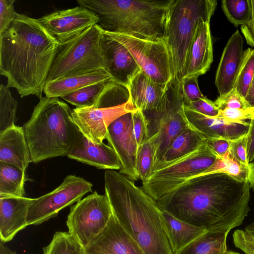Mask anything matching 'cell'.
Returning a JSON list of instances; mask_svg holds the SVG:
<instances>
[{"label":"cell","mask_w":254,"mask_h":254,"mask_svg":"<svg viewBox=\"0 0 254 254\" xmlns=\"http://www.w3.org/2000/svg\"><path fill=\"white\" fill-rule=\"evenodd\" d=\"M216 0H172L167 11L164 39L170 54L174 78L184 77L188 49L199 20L210 21Z\"/></svg>","instance_id":"6"},{"label":"cell","mask_w":254,"mask_h":254,"mask_svg":"<svg viewBox=\"0 0 254 254\" xmlns=\"http://www.w3.org/2000/svg\"><path fill=\"white\" fill-rule=\"evenodd\" d=\"M187 106L201 114L211 117H218L220 111L216 106L214 101L205 96L197 101L191 102Z\"/></svg>","instance_id":"43"},{"label":"cell","mask_w":254,"mask_h":254,"mask_svg":"<svg viewBox=\"0 0 254 254\" xmlns=\"http://www.w3.org/2000/svg\"><path fill=\"white\" fill-rule=\"evenodd\" d=\"M106 139L121 163L119 172L133 181L138 180L136 162L138 145L133 129L132 112L114 121L107 129Z\"/></svg>","instance_id":"14"},{"label":"cell","mask_w":254,"mask_h":254,"mask_svg":"<svg viewBox=\"0 0 254 254\" xmlns=\"http://www.w3.org/2000/svg\"><path fill=\"white\" fill-rule=\"evenodd\" d=\"M245 100L249 107L254 109V76L245 97Z\"/></svg>","instance_id":"47"},{"label":"cell","mask_w":254,"mask_h":254,"mask_svg":"<svg viewBox=\"0 0 254 254\" xmlns=\"http://www.w3.org/2000/svg\"><path fill=\"white\" fill-rule=\"evenodd\" d=\"M198 76V75L184 76L180 80L185 104L187 105L204 97L199 88Z\"/></svg>","instance_id":"37"},{"label":"cell","mask_w":254,"mask_h":254,"mask_svg":"<svg viewBox=\"0 0 254 254\" xmlns=\"http://www.w3.org/2000/svg\"><path fill=\"white\" fill-rule=\"evenodd\" d=\"M0 161L26 172L32 161L23 127L14 125L0 133Z\"/></svg>","instance_id":"24"},{"label":"cell","mask_w":254,"mask_h":254,"mask_svg":"<svg viewBox=\"0 0 254 254\" xmlns=\"http://www.w3.org/2000/svg\"><path fill=\"white\" fill-rule=\"evenodd\" d=\"M225 254H240L239 253L236 252L228 251Z\"/></svg>","instance_id":"49"},{"label":"cell","mask_w":254,"mask_h":254,"mask_svg":"<svg viewBox=\"0 0 254 254\" xmlns=\"http://www.w3.org/2000/svg\"><path fill=\"white\" fill-rule=\"evenodd\" d=\"M231 141L221 138L207 140L209 148L218 156L222 157L229 152Z\"/></svg>","instance_id":"44"},{"label":"cell","mask_w":254,"mask_h":254,"mask_svg":"<svg viewBox=\"0 0 254 254\" xmlns=\"http://www.w3.org/2000/svg\"><path fill=\"white\" fill-rule=\"evenodd\" d=\"M218 117L229 122L243 123L254 117V109H225L220 111Z\"/></svg>","instance_id":"41"},{"label":"cell","mask_w":254,"mask_h":254,"mask_svg":"<svg viewBox=\"0 0 254 254\" xmlns=\"http://www.w3.org/2000/svg\"><path fill=\"white\" fill-rule=\"evenodd\" d=\"M249 183L222 172L188 180L156 200L159 208L207 231L230 232L241 225L250 207Z\"/></svg>","instance_id":"1"},{"label":"cell","mask_w":254,"mask_h":254,"mask_svg":"<svg viewBox=\"0 0 254 254\" xmlns=\"http://www.w3.org/2000/svg\"><path fill=\"white\" fill-rule=\"evenodd\" d=\"M18 103L9 87L0 85V133L15 125Z\"/></svg>","instance_id":"35"},{"label":"cell","mask_w":254,"mask_h":254,"mask_svg":"<svg viewBox=\"0 0 254 254\" xmlns=\"http://www.w3.org/2000/svg\"><path fill=\"white\" fill-rule=\"evenodd\" d=\"M216 172H224L241 181H247L251 188L254 184V167L251 168L242 164L229 152L222 157L218 156L208 170L198 176Z\"/></svg>","instance_id":"30"},{"label":"cell","mask_w":254,"mask_h":254,"mask_svg":"<svg viewBox=\"0 0 254 254\" xmlns=\"http://www.w3.org/2000/svg\"><path fill=\"white\" fill-rule=\"evenodd\" d=\"M229 232L207 231L176 254H225Z\"/></svg>","instance_id":"28"},{"label":"cell","mask_w":254,"mask_h":254,"mask_svg":"<svg viewBox=\"0 0 254 254\" xmlns=\"http://www.w3.org/2000/svg\"><path fill=\"white\" fill-rule=\"evenodd\" d=\"M172 0H78L94 12L104 31L153 41L164 40L166 14Z\"/></svg>","instance_id":"4"},{"label":"cell","mask_w":254,"mask_h":254,"mask_svg":"<svg viewBox=\"0 0 254 254\" xmlns=\"http://www.w3.org/2000/svg\"><path fill=\"white\" fill-rule=\"evenodd\" d=\"M184 110L189 124L207 139L221 138L230 141L246 136L250 123H232L219 117H211L201 114L185 103Z\"/></svg>","instance_id":"20"},{"label":"cell","mask_w":254,"mask_h":254,"mask_svg":"<svg viewBox=\"0 0 254 254\" xmlns=\"http://www.w3.org/2000/svg\"><path fill=\"white\" fill-rule=\"evenodd\" d=\"M244 53L243 39L237 30L226 43L217 69L215 83L219 96L224 95L233 89Z\"/></svg>","instance_id":"22"},{"label":"cell","mask_w":254,"mask_h":254,"mask_svg":"<svg viewBox=\"0 0 254 254\" xmlns=\"http://www.w3.org/2000/svg\"><path fill=\"white\" fill-rule=\"evenodd\" d=\"M214 102L220 111L225 109H247L250 108L245 98L235 88L226 94L219 96Z\"/></svg>","instance_id":"39"},{"label":"cell","mask_w":254,"mask_h":254,"mask_svg":"<svg viewBox=\"0 0 254 254\" xmlns=\"http://www.w3.org/2000/svg\"><path fill=\"white\" fill-rule=\"evenodd\" d=\"M169 84L156 83L141 70L130 79L126 88L137 109L159 112L163 108Z\"/></svg>","instance_id":"21"},{"label":"cell","mask_w":254,"mask_h":254,"mask_svg":"<svg viewBox=\"0 0 254 254\" xmlns=\"http://www.w3.org/2000/svg\"><path fill=\"white\" fill-rule=\"evenodd\" d=\"M229 153L242 164L248 167H254L253 163H249L248 160L246 135L231 141Z\"/></svg>","instance_id":"42"},{"label":"cell","mask_w":254,"mask_h":254,"mask_svg":"<svg viewBox=\"0 0 254 254\" xmlns=\"http://www.w3.org/2000/svg\"><path fill=\"white\" fill-rule=\"evenodd\" d=\"M112 214L107 196L95 191L70 207L68 233L84 248L105 229Z\"/></svg>","instance_id":"11"},{"label":"cell","mask_w":254,"mask_h":254,"mask_svg":"<svg viewBox=\"0 0 254 254\" xmlns=\"http://www.w3.org/2000/svg\"><path fill=\"white\" fill-rule=\"evenodd\" d=\"M210 21L198 20L187 51L184 76L205 73L213 62Z\"/></svg>","instance_id":"19"},{"label":"cell","mask_w":254,"mask_h":254,"mask_svg":"<svg viewBox=\"0 0 254 254\" xmlns=\"http://www.w3.org/2000/svg\"><path fill=\"white\" fill-rule=\"evenodd\" d=\"M252 188L253 189V190H254V185H253V186L252 187Z\"/></svg>","instance_id":"50"},{"label":"cell","mask_w":254,"mask_h":254,"mask_svg":"<svg viewBox=\"0 0 254 254\" xmlns=\"http://www.w3.org/2000/svg\"><path fill=\"white\" fill-rule=\"evenodd\" d=\"M102 31L100 26L95 24L62 44L53 62L46 83L104 68L100 46Z\"/></svg>","instance_id":"7"},{"label":"cell","mask_w":254,"mask_h":254,"mask_svg":"<svg viewBox=\"0 0 254 254\" xmlns=\"http://www.w3.org/2000/svg\"><path fill=\"white\" fill-rule=\"evenodd\" d=\"M122 87L111 80L93 106L72 110L74 123L91 141L103 142L108 127L114 121L137 109L129 96L126 102L121 100Z\"/></svg>","instance_id":"8"},{"label":"cell","mask_w":254,"mask_h":254,"mask_svg":"<svg viewBox=\"0 0 254 254\" xmlns=\"http://www.w3.org/2000/svg\"><path fill=\"white\" fill-rule=\"evenodd\" d=\"M253 165H254V161L253 162Z\"/></svg>","instance_id":"51"},{"label":"cell","mask_w":254,"mask_h":254,"mask_svg":"<svg viewBox=\"0 0 254 254\" xmlns=\"http://www.w3.org/2000/svg\"><path fill=\"white\" fill-rule=\"evenodd\" d=\"M43 254H84V249L68 232L55 233Z\"/></svg>","instance_id":"34"},{"label":"cell","mask_w":254,"mask_h":254,"mask_svg":"<svg viewBox=\"0 0 254 254\" xmlns=\"http://www.w3.org/2000/svg\"><path fill=\"white\" fill-rule=\"evenodd\" d=\"M207 140L189 124L173 141L154 170L194 151Z\"/></svg>","instance_id":"27"},{"label":"cell","mask_w":254,"mask_h":254,"mask_svg":"<svg viewBox=\"0 0 254 254\" xmlns=\"http://www.w3.org/2000/svg\"><path fill=\"white\" fill-rule=\"evenodd\" d=\"M133 129L138 147L150 136L149 122L144 113L139 109L132 112Z\"/></svg>","instance_id":"38"},{"label":"cell","mask_w":254,"mask_h":254,"mask_svg":"<svg viewBox=\"0 0 254 254\" xmlns=\"http://www.w3.org/2000/svg\"><path fill=\"white\" fill-rule=\"evenodd\" d=\"M109 80H112L109 74L100 68L47 82L44 92L48 98H61L85 86Z\"/></svg>","instance_id":"25"},{"label":"cell","mask_w":254,"mask_h":254,"mask_svg":"<svg viewBox=\"0 0 254 254\" xmlns=\"http://www.w3.org/2000/svg\"><path fill=\"white\" fill-rule=\"evenodd\" d=\"M15 2V0H0V35L8 30L16 17Z\"/></svg>","instance_id":"40"},{"label":"cell","mask_w":254,"mask_h":254,"mask_svg":"<svg viewBox=\"0 0 254 254\" xmlns=\"http://www.w3.org/2000/svg\"><path fill=\"white\" fill-rule=\"evenodd\" d=\"M67 156L100 169L120 170L122 167L120 159L112 147L103 142L96 143L91 141L76 125Z\"/></svg>","instance_id":"17"},{"label":"cell","mask_w":254,"mask_h":254,"mask_svg":"<svg viewBox=\"0 0 254 254\" xmlns=\"http://www.w3.org/2000/svg\"><path fill=\"white\" fill-rule=\"evenodd\" d=\"M165 230L173 254H176L207 231L181 220L165 211H162Z\"/></svg>","instance_id":"26"},{"label":"cell","mask_w":254,"mask_h":254,"mask_svg":"<svg viewBox=\"0 0 254 254\" xmlns=\"http://www.w3.org/2000/svg\"><path fill=\"white\" fill-rule=\"evenodd\" d=\"M25 173L17 167L0 161V196H25Z\"/></svg>","instance_id":"29"},{"label":"cell","mask_w":254,"mask_h":254,"mask_svg":"<svg viewBox=\"0 0 254 254\" xmlns=\"http://www.w3.org/2000/svg\"><path fill=\"white\" fill-rule=\"evenodd\" d=\"M111 80H112L85 86L61 98L75 106V108L92 107L96 103L100 95Z\"/></svg>","instance_id":"32"},{"label":"cell","mask_w":254,"mask_h":254,"mask_svg":"<svg viewBox=\"0 0 254 254\" xmlns=\"http://www.w3.org/2000/svg\"><path fill=\"white\" fill-rule=\"evenodd\" d=\"M158 135L159 132H156L138 147L136 167L139 179L142 182L148 179L154 171L156 151L155 141Z\"/></svg>","instance_id":"31"},{"label":"cell","mask_w":254,"mask_h":254,"mask_svg":"<svg viewBox=\"0 0 254 254\" xmlns=\"http://www.w3.org/2000/svg\"><path fill=\"white\" fill-rule=\"evenodd\" d=\"M252 14L251 20L241 26V30L248 45L254 47V0H252Z\"/></svg>","instance_id":"45"},{"label":"cell","mask_w":254,"mask_h":254,"mask_svg":"<svg viewBox=\"0 0 254 254\" xmlns=\"http://www.w3.org/2000/svg\"><path fill=\"white\" fill-rule=\"evenodd\" d=\"M254 76V49L248 48L244 51L241 65L234 87L245 98Z\"/></svg>","instance_id":"36"},{"label":"cell","mask_w":254,"mask_h":254,"mask_svg":"<svg viewBox=\"0 0 254 254\" xmlns=\"http://www.w3.org/2000/svg\"><path fill=\"white\" fill-rule=\"evenodd\" d=\"M184 103L180 80L173 78L169 83L162 111L145 112L151 115V120L147 118L149 128H151L150 135L159 132L155 141L156 151L154 168L161 162L173 141L189 125L184 113Z\"/></svg>","instance_id":"10"},{"label":"cell","mask_w":254,"mask_h":254,"mask_svg":"<svg viewBox=\"0 0 254 254\" xmlns=\"http://www.w3.org/2000/svg\"><path fill=\"white\" fill-rule=\"evenodd\" d=\"M0 254H16L15 251H12L4 245V243H0Z\"/></svg>","instance_id":"48"},{"label":"cell","mask_w":254,"mask_h":254,"mask_svg":"<svg viewBox=\"0 0 254 254\" xmlns=\"http://www.w3.org/2000/svg\"><path fill=\"white\" fill-rule=\"evenodd\" d=\"M217 157L206 141L194 151L154 170L142 182L141 188L156 201L185 182L206 171Z\"/></svg>","instance_id":"9"},{"label":"cell","mask_w":254,"mask_h":254,"mask_svg":"<svg viewBox=\"0 0 254 254\" xmlns=\"http://www.w3.org/2000/svg\"><path fill=\"white\" fill-rule=\"evenodd\" d=\"M92 184L80 177L67 176L62 183L53 191L33 198L29 207L28 226L37 225L57 216L63 209L80 200L92 191Z\"/></svg>","instance_id":"13"},{"label":"cell","mask_w":254,"mask_h":254,"mask_svg":"<svg viewBox=\"0 0 254 254\" xmlns=\"http://www.w3.org/2000/svg\"><path fill=\"white\" fill-rule=\"evenodd\" d=\"M84 249V254H145L112 214L105 229Z\"/></svg>","instance_id":"18"},{"label":"cell","mask_w":254,"mask_h":254,"mask_svg":"<svg viewBox=\"0 0 254 254\" xmlns=\"http://www.w3.org/2000/svg\"><path fill=\"white\" fill-rule=\"evenodd\" d=\"M38 19L61 44L97 24L99 20L96 13L79 5L55 11Z\"/></svg>","instance_id":"15"},{"label":"cell","mask_w":254,"mask_h":254,"mask_svg":"<svg viewBox=\"0 0 254 254\" xmlns=\"http://www.w3.org/2000/svg\"><path fill=\"white\" fill-rule=\"evenodd\" d=\"M247 137V151L249 163L254 161V117L250 120Z\"/></svg>","instance_id":"46"},{"label":"cell","mask_w":254,"mask_h":254,"mask_svg":"<svg viewBox=\"0 0 254 254\" xmlns=\"http://www.w3.org/2000/svg\"><path fill=\"white\" fill-rule=\"evenodd\" d=\"M221 7L228 20L236 26L244 25L251 19L252 0H222Z\"/></svg>","instance_id":"33"},{"label":"cell","mask_w":254,"mask_h":254,"mask_svg":"<svg viewBox=\"0 0 254 254\" xmlns=\"http://www.w3.org/2000/svg\"><path fill=\"white\" fill-rule=\"evenodd\" d=\"M106 32L128 50L141 71L153 81L167 84L174 78L170 54L164 40H148Z\"/></svg>","instance_id":"12"},{"label":"cell","mask_w":254,"mask_h":254,"mask_svg":"<svg viewBox=\"0 0 254 254\" xmlns=\"http://www.w3.org/2000/svg\"><path fill=\"white\" fill-rule=\"evenodd\" d=\"M100 46L104 69L116 83L126 87L141 69L128 50L102 30Z\"/></svg>","instance_id":"16"},{"label":"cell","mask_w":254,"mask_h":254,"mask_svg":"<svg viewBox=\"0 0 254 254\" xmlns=\"http://www.w3.org/2000/svg\"><path fill=\"white\" fill-rule=\"evenodd\" d=\"M68 105L59 98L42 96L23 127L32 162L67 156L75 124Z\"/></svg>","instance_id":"5"},{"label":"cell","mask_w":254,"mask_h":254,"mask_svg":"<svg viewBox=\"0 0 254 254\" xmlns=\"http://www.w3.org/2000/svg\"><path fill=\"white\" fill-rule=\"evenodd\" d=\"M61 44L40 23L25 14L0 35V74L21 98L42 96L48 75Z\"/></svg>","instance_id":"2"},{"label":"cell","mask_w":254,"mask_h":254,"mask_svg":"<svg viewBox=\"0 0 254 254\" xmlns=\"http://www.w3.org/2000/svg\"><path fill=\"white\" fill-rule=\"evenodd\" d=\"M33 198L0 196V238L5 243L11 241L28 226V213Z\"/></svg>","instance_id":"23"},{"label":"cell","mask_w":254,"mask_h":254,"mask_svg":"<svg viewBox=\"0 0 254 254\" xmlns=\"http://www.w3.org/2000/svg\"><path fill=\"white\" fill-rule=\"evenodd\" d=\"M104 187L113 214L145 254H173L155 200L116 170L105 172Z\"/></svg>","instance_id":"3"}]
</instances>
